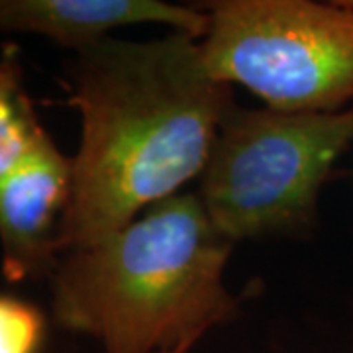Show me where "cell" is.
Masks as SVG:
<instances>
[{"label":"cell","instance_id":"6da1fadb","mask_svg":"<svg viewBox=\"0 0 353 353\" xmlns=\"http://www.w3.org/2000/svg\"><path fill=\"white\" fill-rule=\"evenodd\" d=\"M71 104L81 114L71 204L59 253L88 248L202 176L232 87L208 73L201 39L106 38L77 51Z\"/></svg>","mask_w":353,"mask_h":353},{"label":"cell","instance_id":"7a4b0ae2","mask_svg":"<svg viewBox=\"0 0 353 353\" xmlns=\"http://www.w3.org/2000/svg\"><path fill=\"white\" fill-rule=\"evenodd\" d=\"M232 250L199 194H175L61 255L51 275L53 318L104 353L192 350L238 310L224 285Z\"/></svg>","mask_w":353,"mask_h":353},{"label":"cell","instance_id":"3957f363","mask_svg":"<svg viewBox=\"0 0 353 353\" xmlns=\"http://www.w3.org/2000/svg\"><path fill=\"white\" fill-rule=\"evenodd\" d=\"M353 143V104L338 112L234 106L201 176V196L228 240L304 228L318 192Z\"/></svg>","mask_w":353,"mask_h":353},{"label":"cell","instance_id":"277c9868","mask_svg":"<svg viewBox=\"0 0 353 353\" xmlns=\"http://www.w3.org/2000/svg\"><path fill=\"white\" fill-rule=\"evenodd\" d=\"M201 51L208 73L279 112L353 104V8L347 2L224 0L208 4Z\"/></svg>","mask_w":353,"mask_h":353},{"label":"cell","instance_id":"5b68a950","mask_svg":"<svg viewBox=\"0 0 353 353\" xmlns=\"http://www.w3.org/2000/svg\"><path fill=\"white\" fill-rule=\"evenodd\" d=\"M73 159L50 134L0 179V255L10 283L53 275L59 236L71 204Z\"/></svg>","mask_w":353,"mask_h":353},{"label":"cell","instance_id":"8992f818","mask_svg":"<svg viewBox=\"0 0 353 353\" xmlns=\"http://www.w3.org/2000/svg\"><path fill=\"white\" fill-rule=\"evenodd\" d=\"M171 26L202 39L208 10L185 8L161 0H0V32H22L53 39L81 51L108 38L116 28Z\"/></svg>","mask_w":353,"mask_h":353},{"label":"cell","instance_id":"52a82bcc","mask_svg":"<svg viewBox=\"0 0 353 353\" xmlns=\"http://www.w3.org/2000/svg\"><path fill=\"white\" fill-rule=\"evenodd\" d=\"M48 136L24 87L22 67L14 55L0 59V179Z\"/></svg>","mask_w":353,"mask_h":353},{"label":"cell","instance_id":"ba28073f","mask_svg":"<svg viewBox=\"0 0 353 353\" xmlns=\"http://www.w3.org/2000/svg\"><path fill=\"white\" fill-rule=\"evenodd\" d=\"M46 318L34 304L0 294V353H39Z\"/></svg>","mask_w":353,"mask_h":353},{"label":"cell","instance_id":"9c48e42d","mask_svg":"<svg viewBox=\"0 0 353 353\" xmlns=\"http://www.w3.org/2000/svg\"><path fill=\"white\" fill-rule=\"evenodd\" d=\"M190 347H179V350H173V352H163V353H189Z\"/></svg>","mask_w":353,"mask_h":353},{"label":"cell","instance_id":"30bf717a","mask_svg":"<svg viewBox=\"0 0 353 353\" xmlns=\"http://www.w3.org/2000/svg\"><path fill=\"white\" fill-rule=\"evenodd\" d=\"M347 4H350V6H352V8H353V2H347Z\"/></svg>","mask_w":353,"mask_h":353}]
</instances>
